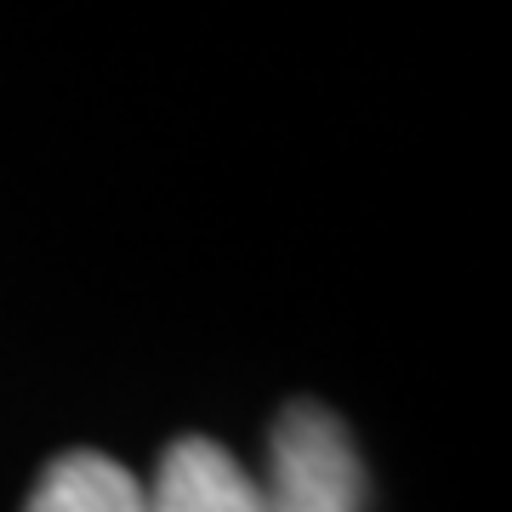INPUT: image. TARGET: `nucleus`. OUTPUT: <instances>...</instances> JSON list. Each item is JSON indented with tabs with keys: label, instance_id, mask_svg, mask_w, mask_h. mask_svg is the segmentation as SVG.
<instances>
[{
	"label": "nucleus",
	"instance_id": "obj_1",
	"mask_svg": "<svg viewBox=\"0 0 512 512\" xmlns=\"http://www.w3.org/2000/svg\"><path fill=\"white\" fill-rule=\"evenodd\" d=\"M365 473L348 427L325 404H291L274 421L262 512H359Z\"/></svg>",
	"mask_w": 512,
	"mask_h": 512
},
{
	"label": "nucleus",
	"instance_id": "obj_2",
	"mask_svg": "<svg viewBox=\"0 0 512 512\" xmlns=\"http://www.w3.org/2000/svg\"><path fill=\"white\" fill-rule=\"evenodd\" d=\"M143 495L148 512H262V484L217 439H177Z\"/></svg>",
	"mask_w": 512,
	"mask_h": 512
},
{
	"label": "nucleus",
	"instance_id": "obj_3",
	"mask_svg": "<svg viewBox=\"0 0 512 512\" xmlns=\"http://www.w3.org/2000/svg\"><path fill=\"white\" fill-rule=\"evenodd\" d=\"M23 512H148L143 484L97 450H69L40 473Z\"/></svg>",
	"mask_w": 512,
	"mask_h": 512
}]
</instances>
